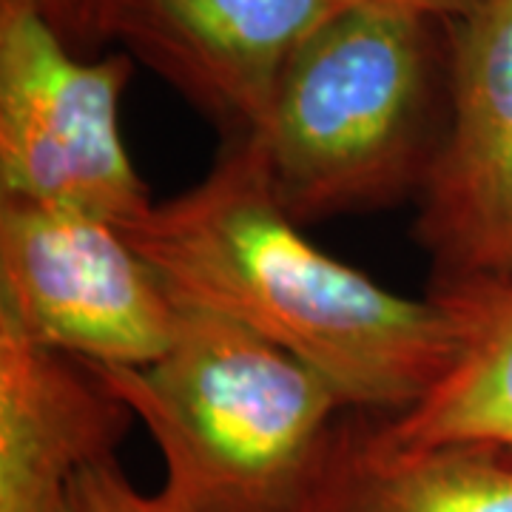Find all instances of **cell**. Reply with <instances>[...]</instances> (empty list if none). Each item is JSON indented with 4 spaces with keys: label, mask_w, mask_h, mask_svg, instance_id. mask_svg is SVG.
Wrapping results in <instances>:
<instances>
[{
    "label": "cell",
    "mask_w": 512,
    "mask_h": 512,
    "mask_svg": "<svg viewBox=\"0 0 512 512\" xmlns=\"http://www.w3.org/2000/svg\"><path fill=\"white\" fill-rule=\"evenodd\" d=\"M63 512H185L163 490L143 493L117 458L97 461L74 478Z\"/></svg>",
    "instance_id": "11"
},
{
    "label": "cell",
    "mask_w": 512,
    "mask_h": 512,
    "mask_svg": "<svg viewBox=\"0 0 512 512\" xmlns=\"http://www.w3.org/2000/svg\"><path fill=\"white\" fill-rule=\"evenodd\" d=\"M154 439L185 512H282L348 404L316 370L220 313L183 305L143 367L89 365Z\"/></svg>",
    "instance_id": "3"
},
{
    "label": "cell",
    "mask_w": 512,
    "mask_h": 512,
    "mask_svg": "<svg viewBox=\"0 0 512 512\" xmlns=\"http://www.w3.org/2000/svg\"><path fill=\"white\" fill-rule=\"evenodd\" d=\"M282 512H512V467L399 439L387 416L345 410Z\"/></svg>",
    "instance_id": "9"
},
{
    "label": "cell",
    "mask_w": 512,
    "mask_h": 512,
    "mask_svg": "<svg viewBox=\"0 0 512 512\" xmlns=\"http://www.w3.org/2000/svg\"><path fill=\"white\" fill-rule=\"evenodd\" d=\"M348 3H387V6L416 9V12L436 15V18L444 20H461L478 0H348Z\"/></svg>",
    "instance_id": "13"
},
{
    "label": "cell",
    "mask_w": 512,
    "mask_h": 512,
    "mask_svg": "<svg viewBox=\"0 0 512 512\" xmlns=\"http://www.w3.org/2000/svg\"><path fill=\"white\" fill-rule=\"evenodd\" d=\"M279 205L254 137L222 143L200 183L154 202L128 242L177 302L248 328L316 370L348 410L396 419L453 356L447 316L322 251Z\"/></svg>",
    "instance_id": "1"
},
{
    "label": "cell",
    "mask_w": 512,
    "mask_h": 512,
    "mask_svg": "<svg viewBox=\"0 0 512 512\" xmlns=\"http://www.w3.org/2000/svg\"><path fill=\"white\" fill-rule=\"evenodd\" d=\"M35 9L77 55H94L103 43V20L109 0H18Z\"/></svg>",
    "instance_id": "12"
},
{
    "label": "cell",
    "mask_w": 512,
    "mask_h": 512,
    "mask_svg": "<svg viewBox=\"0 0 512 512\" xmlns=\"http://www.w3.org/2000/svg\"><path fill=\"white\" fill-rule=\"evenodd\" d=\"M453 20L348 3L276 83L254 137L299 225L419 197L447 128Z\"/></svg>",
    "instance_id": "2"
},
{
    "label": "cell",
    "mask_w": 512,
    "mask_h": 512,
    "mask_svg": "<svg viewBox=\"0 0 512 512\" xmlns=\"http://www.w3.org/2000/svg\"><path fill=\"white\" fill-rule=\"evenodd\" d=\"M453 333L441 379L390 419L410 444L470 447L512 467V279H450L427 293Z\"/></svg>",
    "instance_id": "10"
},
{
    "label": "cell",
    "mask_w": 512,
    "mask_h": 512,
    "mask_svg": "<svg viewBox=\"0 0 512 512\" xmlns=\"http://www.w3.org/2000/svg\"><path fill=\"white\" fill-rule=\"evenodd\" d=\"M345 6L348 0H109L103 35L228 143L262 126L288 60Z\"/></svg>",
    "instance_id": "7"
},
{
    "label": "cell",
    "mask_w": 512,
    "mask_h": 512,
    "mask_svg": "<svg viewBox=\"0 0 512 512\" xmlns=\"http://www.w3.org/2000/svg\"><path fill=\"white\" fill-rule=\"evenodd\" d=\"M177 319L180 302L120 225L0 197V328L86 365L143 367Z\"/></svg>",
    "instance_id": "5"
},
{
    "label": "cell",
    "mask_w": 512,
    "mask_h": 512,
    "mask_svg": "<svg viewBox=\"0 0 512 512\" xmlns=\"http://www.w3.org/2000/svg\"><path fill=\"white\" fill-rule=\"evenodd\" d=\"M433 282L512 279V0L453 20L450 111L416 197Z\"/></svg>",
    "instance_id": "6"
},
{
    "label": "cell",
    "mask_w": 512,
    "mask_h": 512,
    "mask_svg": "<svg viewBox=\"0 0 512 512\" xmlns=\"http://www.w3.org/2000/svg\"><path fill=\"white\" fill-rule=\"evenodd\" d=\"M134 421L86 362L0 328V512H63L74 478L117 458Z\"/></svg>",
    "instance_id": "8"
},
{
    "label": "cell",
    "mask_w": 512,
    "mask_h": 512,
    "mask_svg": "<svg viewBox=\"0 0 512 512\" xmlns=\"http://www.w3.org/2000/svg\"><path fill=\"white\" fill-rule=\"evenodd\" d=\"M131 69L126 52L77 55L35 9L0 0V197L140 220L154 200L120 128Z\"/></svg>",
    "instance_id": "4"
}]
</instances>
